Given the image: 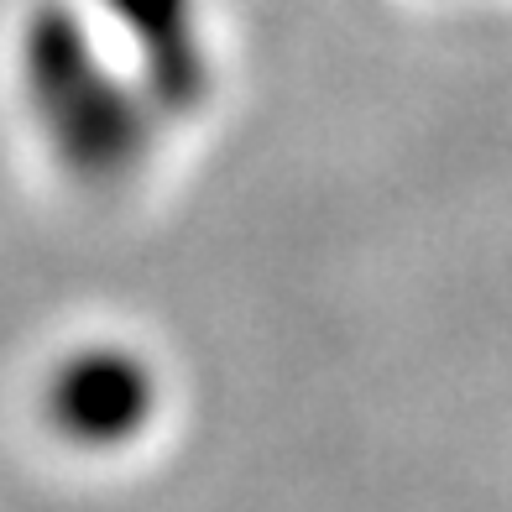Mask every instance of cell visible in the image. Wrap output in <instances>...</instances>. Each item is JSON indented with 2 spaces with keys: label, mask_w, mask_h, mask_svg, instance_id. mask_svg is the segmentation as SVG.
I'll return each mask as SVG.
<instances>
[{
  "label": "cell",
  "mask_w": 512,
  "mask_h": 512,
  "mask_svg": "<svg viewBox=\"0 0 512 512\" xmlns=\"http://www.w3.org/2000/svg\"><path fill=\"white\" fill-rule=\"evenodd\" d=\"M136 408H142V382H136L121 361L79 366L74 377L58 382V418H63V429L110 439V434H121L131 424Z\"/></svg>",
  "instance_id": "obj_1"
}]
</instances>
